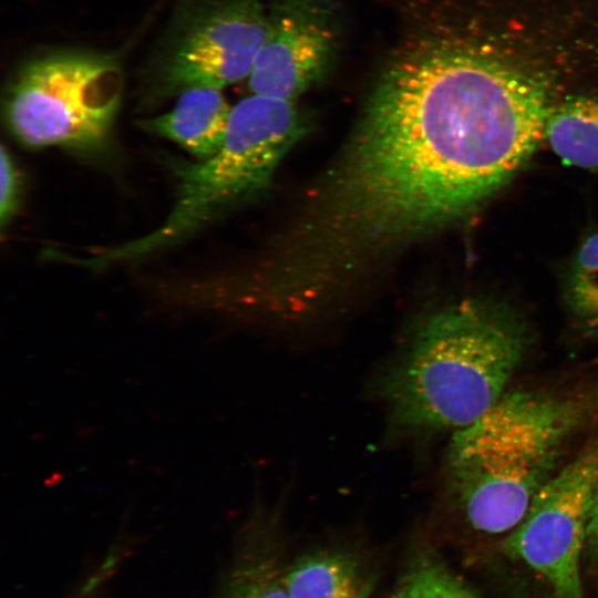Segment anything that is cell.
<instances>
[{
	"label": "cell",
	"mask_w": 598,
	"mask_h": 598,
	"mask_svg": "<svg viewBox=\"0 0 598 598\" xmlns=\"http://www.w3.org/2000/svg\"><path fill=\"white\" fill-rule=\"evenodd\" d=\"M529 337L497 301L465 299L426 313L370 381L386 439L416 444L478 421L507 392Z\"/></svg>",
	"instance_id": "6da1fadb"
},
{
	"label": "cell",
	"mask_w": 598,
	"mask_h": 598,
	"mask_svg": "<svg viewBox=\"0 0 598 598\" xmlns=\"http://www.w3.org/2000/svg\"><path fill=\"white\" fill-rule=\"evenodd\" d=\"M305 132L306 121L295 101L255 93L246 96L231 106L219 148L207 158L176 167V199L163 223L80 264L99 269L177 245L265 189Z\"/></svg>",
	"instance_id": "7a4b0ae2"
},
{
	"label": "cell",
	"mask_w": 598,
	"mask_h": 598,
	"mask_svg": "<svg viewBox=\"0 0 598 598\" xmlns=\"http://www.w3.org/2000/svg\"><path fill=\"white\" fill-rule=\"evenodd\" d=\"M123 86L114 55L66 50L38 56L10 84L8 127L28 147L96 152L109 142Z\"/></svg>",
	"instance_id": "3957f363"
},
{
	"label": "cell",
	"mask_w": 598,
	"mask_h": 598,
	"mask_svg": "<svg viewBox=\"0 0 598 598\" xmlns=\"http://www.w3.org/2000/svg\"><path fill=\"white\" fill-rule=\"evenodd\" d=\"M598 416V379L567 391H507L484 416L453 433L445 455L537 493L569 440Z\"/></svg>",
	"instance_id": "277c9868"
},
{
	"label": "cell",
	"mask_w": 598,
	"mask_h": 598,
	"mask_svg": "<svg viewBox=\"0 0 598 598\" xmlns=\"http://www.w3.org/2000/svg\"><path fill=\"white\" fill-rule=\"evenodd\" d=\"M260 0H181L153 62L159 95L223 89L249 78L267 37Z\"/></svg>",
	"instance_id": "5b68a950"
},
{
	"label": "cell",
	"mask_w": 598,
	"mask_h": 598,
	"mask_svg": "<svg viewBox=\"0 0 598 598\" xmlns=\"http://www.w3.org/2000/svg\"><path fill=\"white\" fill-rule=\"evenodd\" d=\"M597 484L598 439L546 481L506 539V551L543 575L557 598H582L580 558Z\"/></svg>",
	"instance_id": "8992f818"
},
{
	"label": "cell",
	"mask_w": 598,
	"mask_h": 598,
	"mask_svg": "<svg viewBox=\"0 0 598 598\" xmlns=\"http://www.w3.org/2000/svg\"><path fill=\"white\" fill-rule=\"evenodd\" d=\"M267 37L248 78L252 93L295 101L323 80L340 40L336 0H267Z\"/></svg>",
	"instance_id": "52a82bcc"
},
{
	"label": "cell",
	"mask_w": 598,
	"mask_h": 598,
	"mask_svg": "<svg viewBox=\"0 0 598 598\" xmlns=\"http://www.w3.org/2000/svg\"><path fill=\"white\" fill-rule=\"evenodd\" d=\"M230 111L231 106L220 89L190 87L178 93L175 105L168 112L143 120L140 125L204 159L221 145Z\"/></svg>",
	"instance_id": "ba28073f"
},
{
	"label": "cell",
	"mask_w": 598,
	"mask_h": 598,
	"mask_svg": "<svg viewBox=\"0 0 598 598\" xmlns=\"http://www.w3.org/2000/svg\"><path fill=\"white\" fill-rule=\"evenodd\" d=\"M290 598H368L363 564L346 549H320L298 559L285 574Z\"/></svg>",
	"instance_id": "9c48e42d"
},
{
	"label": "cell",
	"mask_w": 598,
	"mask_h": 598,
	"mask_svg": "<svg viewBox=\"0 0 598 598\" xmlns=\"http://www.w3.org/2000/svg\"><path fill=\"white\" fill-rule=\"evenodd\" d=\"M544 142L566 165L598 175V87L565 97L546 123Z\"/></svg>",
	"instance_id": "30bf717a"
},
{
	"label": "cell",
	"mask_w": 598,
	"mask_h": 598,
	"mask_svg": "<svg viewBox=\"0 0 598 598\" xmlns=\"http://www.w3.org/2000/svg\"><path fill=\"white\" fill-rule=\"evenodd\" d=\"M563 295L576 322L586 331L598 333V231L586 236L570 258Z\"/></svg>",
	"instance_id": "8fae6325"
},
{
	"label": "cell",
	"mask_w": 598,
	"mask_h": 598,
	"mask_svg": "<svg viewBox=\"0 0 598 598\" xmlns=\"http://www.w3.org/2000/svg\"><path fill=\"white\" fill-rule=\"evenodd\" d=\"M393 598H477L464 584L432 559L419 561Z\"/></svg>",
	"instance_id": "7c38bea8"
},
{
	"label": "cell",
	"mask_w": 598,
	"mask_h": 598,
	"mask_svg": "<svg viewBox=\"0 0 598 598\" xmlns=\"http://www.w3.org/2000/svg\"><path fill=\"white\" fill-rule=\"evenodd\" d=\"M224 598H290L283 575L275 563L252 558L243 563L233 574Z\"/></svg>",
	"instance_id": "4fadbf2b"
},
{
	"label": "cell",
	"mask_w": 598,
	"mask_h": 598,
	"mask_svg": "<svg viewBox=\"0 0 598 598\" xmlns=\"http://www.w3.org/2000/svg\"><path fill=\"white\" fill-rule=\"evenodd\" d=\"M22 175L11 155L2 146L1 148V198H0V221L4 228L16 216L22 197Z\"/></svg>",
	"instance_id": "5bb4252c"
},
{
	"label": "cell",
	"mask_w": 598,
	"mask_h": 598,
	"mask_svg": "<svg viewBox=\"0 0 598 598\" xmlns=\"http://www.w3.org/2000/svg\"><path fill=\"white\" fill-rule=\"evenodd\" d=\"M117 559L116 553H110L102 564L85 579L73 598H95L102 584H104L112 574Z\"/></svg>",
	"instance_id": "9a60e30c"
},
{
	"label": "cell",
	"mask_w": 598,
	"mask_h": 598,
	"mask_svg": "<svg viewBox=\"0 0 598 598\" xmlns=\"http://www.w3.org/2000/svg\"><path fill=\"white\" fill-rule=\"evenodd\" d=\"M586 545L598 558V484L591 503V509L587 526Z\"/></svg>",
	"instance_id": "2e32d148"
}]
</instances>
